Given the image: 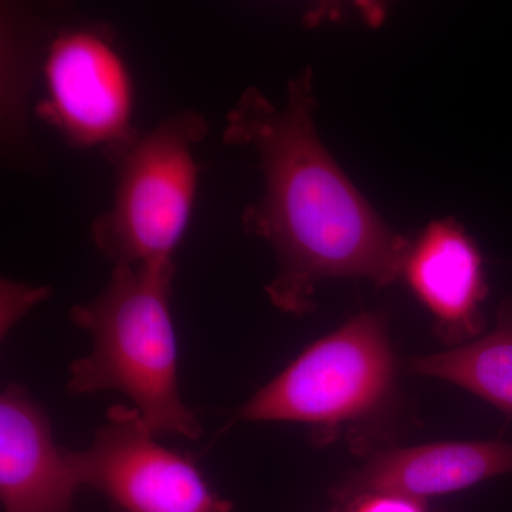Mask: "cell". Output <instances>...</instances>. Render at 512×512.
<instances>
[{"instance_id": "1", "label": "cell", "mask_w": 512, "mask_h": 512, "mask_svg": "<svg viewBox=\"0 0 512 512\" xmlns=\"http://www.w3.org/2000/svg\"><path fill=\"white\" fill-rule=\"evenodd\" d=\"M313 70L289 80L284 106L248 87L229 110L222 141L258 154L264 195L241 215L244 231L274 249L278 268L266 295L279 311H315L328 279L377 288L402 278L410 238L394 231L333 158L316 128Z\"/></svg>"}, {"instance_id": "9", "label": "cell", "mask_w": 512, "mask_h": 512, "mask_svg": "<svg viewBox=\"0 0 512 512\" xmlns=\"http://www.w3.org/2000/svg\"><path fill=\"white\" fill-rule=\"evenodd\" d=\"M82 487L72 451L53 439L42 406L19 384L0 396V498L5 512H72Z\"/></svg>"}, {"instance_id": "3", "label": "cell", "mask_w": 512, "mask_h": 512, "mask_svg": "<svg viewBox=\"0 0 512 512\" xmlns=\"http://www.w3.org/2000/svg\"><path fill=\"white\" fill-rule=\"evenodd\" d=\"M397 362L379 313H357L323 336L232 414L229 426L261 421L301 423L328 444L365 423L394 399Z\"/></svg>"}, {"instance_id": "6", "label": "cell", "mask_w": 512, "mask_h": 512, "mask_svg": "<svg viewBox=\"0 0 512 512\" xmlns=\"http://www.w3.org/2000/svg\"><path fill=\"white\" fill-rule=\"evenodd\" d=\"M72 458L82 487L124 512H234L194 461L158 443L134 407H111L93 443Z\"/></svg>"}, {"instance_id": "13", "label": "cell", "mask_w": 512, "mask_h": 512, "mask_svg": "<svg viewBox=\"0 0 512 512\" xmlns=\"http://www.w3.org/2000/svg\"><path fill=\"white\" fill-rule=\"evenodd\" d=\"M2 286L3 330L9 329L19 316L30 309V306L42 301L47 295V292L43 289L29 288V286L13 284L10 281H3Z\"/></svg>"}, {"instance_id": "11", "label": "cell", "mask_w": 512, "mask_h": 512, "mask_svg": "<svg viewBox=\"0 0 512 512\" xmlns=\"http://www.w3.org/2000/svg\"><path fill=\"white\" fill-rule=\"evenodd\" d=\"M50 30L39 29L33 19L22 22L18 15L2 9L3 141H26L25 96L30 89L39 42Z\"/></svg>"}, {"instance_id": "8", "label": "cell", "mask_w": 512, "mask_h": 512, "mask_svg": "<svg viewBox=\"0 0 512 512\" xmlns=\"http://www.w3.org/2000/svg\"><path fill=\"white\" fill-rule=\"evenodd\" d=\"M512 474V441H440L383 448L336 485V505L363 495L389 494L426 501Z\"/></svg>"}, {"instance_id": "2", "label": "cell", "mask_w": 512, "mask_h": 512, "mask_svg": "<svg viewBox=\"0 0 512 512\" xmlns=\"http://www.w3.org/2000/svg\"><path fill=\"white\" fill-rule=\"evenodd\" d=\"M174 262L114 265L103 291L70 318L89 330L92 352L70 366L67 390L126 394L156 436L197 440L202 427L184 403L178 382V345L170 299Z\"/></svg>"}, {"instance_id": "4", "label": "cell", "mask_w": 512, "mask_h": 512, "mask_svg": "<svg viewBox=\"0 0 512 512\" xmlns=\"http://www.w3.org/2000/svg\"><path fill=\"white\" fill-rule=\"evenodd\" d=\"M208 134L197 110H183L111 161L116 194L110 210L92 224L94 245L113 265L174 262L198 187L194 146Z\"/></svg>"}, {"instance_id": "5", "label": "cell", "mask_w": 512, "mask_h": 512, "mask_svg": "<svg viewBox=\"0 0 512 512\" xmlns=\"http://www.w3.org/2000/svg\"><path fill=\"white\" fill-rule=\"evenodd\" d=\"M116 43L107 23L53 30L43 60L46 96L35 109L69 146L99 147L109 163L141 134L133 126V82Z\"/></svg>"}, {"instance_id": "12", "label": "cell", "mask_w": 512, "mask_h": 512, "mask_svg": "<svg viewBox=\"0 0 512 512\" xmlns=\"http://www.w3.org/2000/svg\"><path fill=\"white\" fill-rule=\"evenodd\" d=\"M333 512H433L426 501L402 495L372 494L355 498L349 503L335 505Z\"/></svg>"}, {"instance_id": "10", "label": "cell", "mask_w": 512, "mask_h": 512, "mask_svg": "<svg viewBox=\"0 0 512 512\" xmlns=\"http://www.w3.org/2000/svg\"><path fill=\"white\" fill-rule=\"evenodd\" d=\"M409 372L461 387L512 419V298L501 303L490 332L444 352L413 357Z\"/></svg>"}, {"instance_id": "7", "label": "cell", "mask_w": 512, "mask_h": 512, "mask_svg": "<svg viewBox=\"0 0 512 512\" xmlns=\"http://www.w3.org/2000/svg\"><path fill=\"white\" fill-rule=\"evenodd\" d=\"M402 278L433 316L444 345L456 348L483 335V256L461 222L440 218L410 238Z\"/></svg>"}]
</instances>
